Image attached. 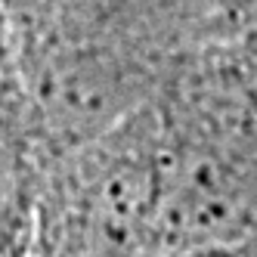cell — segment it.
<instances>
[{"label": "cell", "mask_w": 257, "mask_h": 257, "mask_svg": "<svg viewBox=\"0 0 257 257\" xmlns=\"http://www.w3.org/2000/svg\"><path fill=\"white\" fill-rule=\"evenodd\" d=\"M53 242L68 251H134L155 238L161 158L152 149L105 146L71 171Z\"/></svg>", "instance_id": "obj_1"}, {"label": "cell", "mask_w": 257, "mask_h": 257, "mask_svg": "<svg viewBox=\"0 0 257 257\" xmlns=\"http://www.w3.org/2000/svg\"><path fill=\"white\" fill-rule=\"evenodd\" d=\"M31 161L19 137L0 121V248L16 242L31 217Z\"/></svg>", "instance_id": "obj_2"}]
</instances>
